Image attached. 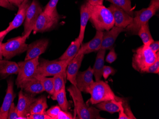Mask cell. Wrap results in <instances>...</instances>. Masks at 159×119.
Returning <instances> with one entry per match:
<instances>
[{"mask_svg":"<svg viewBox=\"0 0 159 119\" xmlns=\"http://www.w3.org/2000/svg\"><path fill=\"white\" fill-rule=\"evenodd\" d=\"M68 91L71 96L75 105V116L78 115L80 119H102L101 117L100 111L94 107H90L84 102L82 92L76 86L71 85L68 88Z\"/></svg>","mask_w":159,"mask_h":119,"instance_id":"obj_1","label":"cell"},{"mask_svg":"<svg viewBox=\"0 0 159 119\" xmlns=\"http://www.w3.org/2000/svg\"><path fill=\"white\" fill-rule=\"evenodd\" d=\"M89 20L96 31H109L114 26L112 13L103 5L92 6Z\"/></svg>","mask_w":159,"mask_h":119,"instance_id":"obj_2","label":"cell"},{"mask_svg":"<svg viewBox=\"0 0 159 119\" xmlns=\"http://www.w3.org/2000/svg\"><path fill=\"white\" fill-rule=\"evenodd\" d=\"M159 9V0H151L148 8L134 12V17H133L132 23L125 28V32L132 35L138 34L141 27L148 23Z\"/></svg>","mask_w":159,"mask_h":119,"instance_id":"obj_3","label":"cell"},{"mask_svg":"<svg viewBox=\"0 0 159 119\" xmlns=\"http://www.w3.org/2000/svg\"><path fill=\"white\" fill-rule=\"evenodd\" d=\"M158 57L159 52L154 53L149 47L143 45L134 50L132 66L137 71L146 73L148 68Z\"/></svg>","mask_w":159,"mask_h":119,"instance_id":"obj_4","label":"cell"},{"mask_svg":"<svg viewBox=\"0 0 159 119\" xmlns=\"http://www.w3.org/2000/svg\"><path fill=\"white\" fill-rule=\"evenodd\" d=\"M87 93L91 95L90 102L92 104H96L109 100L121 101L124 99L115 96L108 83L101 80L94 81L90 86Z\"/></svg>","mask_w":159,"mask_h":119,"instance_id":"obj_5","label":"cell"},{"mask_svg":"<svg viewBox=\"0 0 159 119\" xmlns=\"http://www.w3.org/2000/svg\"><path fill=\"white\" fill-rule=\"evenodd\" d=\"M28 35L10 39L2 44V56L7 59H11L15 56L24 53L27 49L28 45L26 43Z\"/></svg>","mask_w":159,"mask_h":119,"instance_id":"obj_6","label":"cell"},{"mask_svg":"<svg viewBox=\"0 0 159 119\" xmlns=\"http://www.w3.org/2000/svg\"><path fill=\"white\" fill-rule=\"evenodd\" d=\"M39 57L18 63L20 70L16 79V84L18 88L28 81L35 79L37 69L39 64Z\"/></svg>","mask_w":159,"mask_h":119,"instance_id":"obj_7","label":"cell"},{"mask_svg":"<svg viewBox=\"0 0 159 119\" xmlns=\"http://www.w3.org/2000/svg\"><path fill=\"white\" fill-rule=\"evenodd\" d=\"M73 58L67 60H50L42 59L39 62L37 69V74L44 76H54L65 72L69 62Z\"/></svg>","mask_w":159,"mask_h":119,"instance_id":"obj_8","label":"cell"},{"mask_svg":"<svg viewBox=\"0 0 159 119\" xmlns=\"http://www.w3.org/2000/svg\"><path fill=\"white\" fill-rule=\"evenodd\" d=\"M61 16L57 10L52 14H48L43 11L38 17L34 29V34L38 32H44L51 31L58 24Z\"/></svg>","mask_w":159,"mask_h":119,"instance_id":"obj_9","label":"cell"},{"mask_svg":"<svg viewBox=\"0 0 159 119\" xmlns=\"http://www.w3.org/2000/svg\"><path fill=\"white\" fill-rule=\"evenodd\" d=\"M43 11V8L37 0L32 1L27 11L23 35H28L30 36L38 17Z\"/></svg>","mask_w":159,"mask_h":119,"instance_id":"obj_10","label":"cell"},{"mask_svg":"<svg viewBox=\"0 0 159 119\" xmlns=\"http://www.w3.org/2000/svg\"><path fill=\"white\" fill-rule=\"evenodd\" d=\"M36 98L32 95L25 94L23 90L19 93L18 101L16 108L18 114L23 119H27L29 115V110L32 103L35 101Z\"/></svg>","mask_w":159,"mask_h":119,"instance_id":"obj_11","label":"cell"},{"mask_svg":"<svg viewBox=\"0 0 159 119\" xmlns=\"http://www.w3.org/2000/svg\"><path fill=\"white\" fill-rule=\"evenodd\" d=\"M16 94L13 91V81L12 78L7 80V89L3 103L0 108V119H6L9 111L13 103Z\"/></svg>","mask_w":159,"mask_h":119,"instance_id":"obj_12","label":"cell"},{"mask_svg":"<svg viewBox=\"0 0 159 119\" xmlns=\"http://www.w3.org/2000/svg\"><path fill=\"white\" fill-rule=\"evenodd\" d=\"M108 8L112 13L115 26L125 29L132 23L133 17L129 16L124 10L112 4H111Z\"/></svg>","mask_w":159,"mask_h":119,"instance_id":"obj_13","label":"cell"},{"mask_svg":"<svg viewBox=\"0 0 159 119\" xmlns=\"http://www.w3.org/2000/svg\"><path fill=\"white\" fill-rule=\"evenodd\" d=\"M93 70L91 66L84 71L78 72L76 78V87L81 92L88 93L90 86L94 82Z\"/></svg>","mask_w":159,"mask_h":119,"instance_id":"obj_14","label":"cell"},{"mask_svg":"<svg viewBox=\"0 0 159 119\" xmlns=\"http://www.w3.org/2000/svg\"><path fill=\"white\" fill-rule=\"evenodd\" d=\"M48 45L49 40L47 39H41L33 42L28 46L25 60L39 57L41 54L45 52Z\"/></svg>","mask_w":159,"mask_h":119,"instance_id":"obj_15","label":"cell"},{"mask_svg":"<svg viewBox=\"0 0 159 119\" xmlns=\"http://www.w3.org/2000/svg\"><path fill=\"white\" fill-rule=\"evenodd\" d=\"M125 32V29L121 27L114 26L109 31L103 32L102 43L100 49L110 50L113 47L115 41L120 34Z\"/></svg>","mask_w":159,"mask_h":119,"instance_id":"obj_16","label":"cell"},{"mask_svg":"<svg viewBox=\"0 0 159 119\" xmlns=\"http://www.w3.org/2000/svg\"><path fill=\"white\" fill-rule=\"evenodd\" d=\"M31 3L30 0H25L23 3L19 6L18 11L16 16L5 30L7 34L11 31L19 27L24 23L27 11Z\"/></svg>","mask_w":159,"mask_h":119,"instance_id":"obj_17","label":"cell"},{"mask_svg":"<svg viewBox=\"0 0 159 119\" xmlns=\"http://www.w3.org/2000/svg\"><path fill=\"white\" fill-rule=\"evenodd\" d=\"M103 32L97 31L94 38L90 41L82 44L77 55L89 54L91 52L99 51L102 43Z\"/></svg>","mask_w":159,"mask_h":119,"instance_id":"obj_18","label":"cell"},{"mask_svg":"<svg viewBox=\"0 0 159 119\" xmlns=\"http://www.w3.org/2000/svg\"><path fill=\"white\" fill-rule=\"evenodd\" d=\"M84 55L83 54L76 55L72 60L69 62L66 70V78L70 82L71 85L76 86V78L81 67L82 61L84 58Z\"/></svg>","mask_w":159,"mask_h":119,"instance_id":"obj_19","label":"cell"},{"mask_svg":"<svg viewBox=\"0 0 159 119\" xmlns=\"http://www.w3.org/2000/svg\"><path fill=\"white\" fill-rule=\"evenodd\" d=\"M92 6L87 2L83 4L80 8V30L78 36L82 44L84 38L85 31L88 21L90 19Z\"/></svg>","mask_w":159,"mask_h":119,"instance_id":"obj_20","label":"cell"},{"mask_svg":"<svg viewBox=\"0 0 159 119\" xmlns=\"http://www.w3.org/2000/svg\"><path fill=\"white\" fill-rule=\"evenodd\" d=\"M20 68L18 63L7 60H0V78L5 79L11 74H18Z\"/></svg>","mask_w":159,"mask_h":119,"instance_id":"obj_21","label":"cell"},{"mask_svg":"<svg viewBox=\"0 0 159 119\" xmlns=\"http://www.w3.org/2000/svg\"><path fill=\"white\" fill-rule=\"evenodd\" d=\"M20 88L32 95L41 94L45 91L40 81L36 78L26 82Z\"/></svg>","mask_w":159,"mask_h":119,"instance_id":"obj_22","label":"cell"},{"mask_svg":"<svg viewBox=\"0 0 159 119\" xmlns=\"http://www.w3.org/2000/svg\"><path fill=\"white\" fill-rule=\"evenodd\" d=\"M106 50L100 49L96 56V60L94 65L93 75L95 76L96 81L101 80L102 77V70L104 66V57Z\"/></svg>","mask_w":159,"mask_h":119,"instance_id":"obj_23","label":"cell"},{"mask_svg":"<svg viewBox=\"0 0 159 119\" xmlns=\"http://www.w3.org/2000/svg\"><path fill=\"white\" fill-rule=\"evenodd\" d=\"M48 108L47 103V99L45 96H42L36 98L35 101H34L30 106L29 113H43L46 112V110Z\"/></svg>","mask_w":159,"mask_h":119,"instance_id":"obj_24","label":"cell"},{"mask_svg":"<svg viewBox=\"0 0 159 119\" xmlns=\"http://www.w3.org/2000/svg\"><path fill=\"white\" fill-rule=\"evenodd\" d=\"M82 44L80 42L78 37L71 42L66 50L58 58L59 60H67L73 58L77 55Z\"/></svg>","mask_w":159,"mask_h":119,"instance_id":"obj_25","label":"cell"},{"mask_svg":"<svg viewBox=\"0 0 159 119\" xmlns=\"http://www.w3.org/2000/svg\"><path fill=\"white\" fill-rule=\"evenodd\" d=\"M121 101H117L116 100L104 101L96 104V107L99 110L106 111L109 113L113 114L115 113L119 112L120 104Z\"/></svg>","mask_w":159,"mask_h":119,"instance_id":"obj_26","label":"cell"},{"mask_svg":"<svg viewBox=\"0 0 159 119\" xmlns=\"http://www.w3.org/2000/svg\"><path fill=\"white\" fill-rule=\"evenodd\" d=\"M66 73H62L53 76V83H54V91L53 95L52 96V100H56L57 94L64 87H66Z\"/></svg>","mask_w":159,"mask_h":119,"instance_id":"obj_27","label":"cell"},{"mask_svg":"<svg viewBox=\"0 0 159 119\" xmlns=\"http://www.w3.org/2000/svg\"><path fill=\"white\" fill-rule=\"evenodd\" d=\"M137 35L143 41V45L147 47H149L150 44L154 41L150 32L149 22L144 24L141 27Z\"/></svg>","mask_w":159,"mask_h":119,"instance_id":"obj_28","label":"cell"},{"mask_svg":"<svg viewBox=\"0 0 159 119\" xmlns=\"http://www.w3.org/2000/svg\"><path fill=\"white\" fill-rule=\"evenodd\" d=\"M36 79L39 80L42 83L44 91L50 95L52 96L54 91V83H53V78H47V76L37 74Z\"/></svg>","mask_w":159,"mask_h":119,"instance_id":"obj_29","label":"cell"},{"mask_svg":"<svg viewBox=\"0 0 159 119\" xmlns=\"http://www.w3.org/2000/svg\"><path fill=\"white\" fill-rule=\"evenodd\" d=\"M115 6L124 10L129 16L134 17V12L132 11L131 0H106Z\"/></svg>","mask_w":159,"mask_h":119,"instance_id":"obj_30","label":"cell"},{"mask_svg":"<svg viewBox=\"0 0 159 119\" xmlns=\"http://www.w3.org/2000/svg\"><path fill=\"white\" fill-rule=\"evenodd\" d=\"M56 101L58 102L59 106L62 111L67 112L70 109L69 103L66 97V87L63 88L56 97Z\"/></svg>","mask_w":159,"mask_h":119,"instance_id":"obj_31","label":"cell"},{"mask_svg":"<svg viewBox=\"0 0 159 119\" xmlns=\"http://www.w3.org/2000/svg\"><path fill=\"white\" fill-rule=\"evenodd\" d=\"M58 2L59 0H50L43 11L48 14L53 13L57 11L56 7Z\"/></svg>","mask_w":159,"mask_h":119,"instance_id":"obj_32","label":"cell"},{"mask_svg":"<svg viewBox=\"0 0 159 119\" xmlns=\"http://www.w3.org/2000/svg\"><path fill=\"white\" fill-rule=\"evenodd\" d=\"M8 119H23L22 118L20 117L18 114L17 111L16 106L15 105L14 103H12L11 106L10 108L8 114Z\"/></svg>","mask_w":159,"mask_h":119,"instance_id":"obj_33","label":"cell"},{"mask_svg":"<svg viewBox=\"0 0 159 119\" xmlns=\"http://www.w3.org/2000/svg\"><path fill=\"white\" fill-rule=\"evenodd\" d=\"M61 110V109L59 106L56 105V106H52L45 112L46 114L51 117L52 119H55Z\"/></svg>","mask_w":159,"mask_h":119,"instance_id":"obj_34","label":"cell"},{"mask_svg":"<svg viewBox=\"0 0 159 119\" xmlns=\"http://www.w3.org/2000/svg\"><path fill=\"white\" fill-rule=\"evenodd\" d=\"M116 72L115 69L112 67L107 66H104L102 70V74L103 78L105 80L107 79L110 75H114Z\"/></svg>","mask_w":159,"mask_h":119,"instance_id":"obj_35","label":"cell"},{"mask_svg":"<svg viewBox=\"0 0 159 119\" xmlns=\"http://www.w3.org/2000/svg\"><path fill=\"white\" fill-rule=\"evenodd\" d=\"M146 73L159 74V57H158L156 59V61L148 68Z\"/></svg>","mask_w":159,"mask_h":119,"instance_id":"obj_36","label":"cell"},{"mask_svg":"<svg viewBox=\"0 0 159 119\" xmlns=\"http://www.w3.org/2000/svg\"><path fill=\"white\" fill-rule=\"evenodd\" d=\"M27 119H52L51 117L47 115L46 112L43 113H34L30 114L27 117Z\"/></svg>","mask_w":159,"mask_h":119,"instance_id":"obj_37","label":"cell"},{"mask_svg":"<svg viewBox=\"0 0 159 119\" xmlns=\"http://www.w3.org/2000/svg\"><path fill=\"white\" fill-rule=\"evenodd\" d=\"M117 57V56L114 50V48H112V49H111L109 53H108L106 57V61L109 63H112L116 60Z\"/></svg>","mask_w":159,"mask_h":119,"instance_id":"obj_38","label":"cell"},{"mask_svg":"<svg viewBox=\"0 0 159 119\" xmlns=\"http://www.w3.org/2000/svg\"><path fill=\"white\" fill-rule=\"evenodd\" d=\"M127 102L125 99H124L123 101L120 102V111H119V119H129L128 116L126 114L125 112V109L123 107V104Z\"/></svg>","mask_w":159,"mask_h":119,"instance_id":"obj_39","label":"cell"},{"mask_svg":"<svg viewBox=\"0 0 159 119\" xmlns=\"http://www.w3.org/2000/svg\"><path fill=\"white\" fill-rule=\"evenodd\" d=\"M75 119L71 113H70L68 111H66L61 110L59 113H58L55 119Z\"/></svg>","mask_w":159,"mask_h":119,"instance_id":"obj_40","label":"cell"},{"mask_svg":"<svg viewBox=\"0 0 159 119\" xmlns=\"http://www.w3.org/2000/svg\"><path fill=\"white\" fill-rule=\"evenodd\" d=\"M0 6L10 10H15L16 7L11 4L8 0H0Z\"/></svg>","mask_w":159,"mask_h":119,"instance_id":"obj_41","label":"cell"},{"mask_svg":"<svg viewBox=\"0 0 159 119\" xmlns=\"http://www.w3.org/2000/svg\"><path fill=\"white\" fill-rule=\"evenodd\" d=\"M149 47L154 53H157V52H159V41H153L150 44Z\"/></svg>","mask_w":159,"mask_h":119,"instance_id":"obj_42","label":"cell"},{"mask_svg":"<svg viewBox=\"0 0 159 119\" xmlns=\"http://www.w3.org/2000/svg\"><path fill=\"white\" fill-rule=\"evenodd\" d=\"M104 0H88L87 2L92 6L103 5Z\"/></svg>","mask_w":159,"mask_h":119,"instance_id":"obj_43","label":"cell"},{"mask_svg":"<svg viewBox=\"0 0 159 119\" xmlns=\"http://www.w3.org/2000/svg\"><path fill=\"white\" fill-rule=\"evenodd\" d=\"M25 0H8V1L13 5V6H16L18 7L19 6L23 3Z\"/></svg>","mask_w":159,"mask_h":119,"instance_id":"obj_44","label":"cell"},{"mask_svg":"<svg viewBox=\"0 0 159 119\" xmlns=\"http://www.w3.org/2000/svg\"><path fill=\"white\" fill-rule=\"evenodd\" d=\"M6 35H7V33H6L5 30L0 32V42H2L3 38L6 36Z\"/></svg>","mask_w":159,"mask_h":119,"instance_id":"obj_45","label":"cell"},{"mask_svg":"<svg viewBox=\"0 0 159 119\" xmlns=\"http://www.w3.org/2000/svg\"><path fill=\"white\" fill-rule=\"evenodd\" d=\"M2 42H0V60L2 59Z\"/></svg>","mask_w":159,"mask_h":119,"instance_id":"obj_46","label":"cell"}]
</instances>
